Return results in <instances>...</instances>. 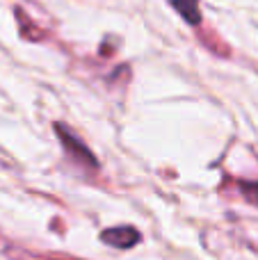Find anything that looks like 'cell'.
Listing matches in <instances>:
<instances>
[{
    "mask_svg": "<svg viewBox=\"0 0 258 260\" xmlns=\"http://www.w3.org/2000/svg\"><path fill=\"white\" fill-rule=\"evenodd\" d=\"M53 130H55V135L59 137V142H62V148H64V153H67V157L78 167V169L87 171V174H99L101 167H99L96 155L87 148V144L82 142L73 130H69L62 121L53 123Z\"/></svg>",
    "mask_w": 258,
    "mask_h": 260,
    "instance_id": "cell-1",
    "label": "cell"
},
{
    "mask_svg": "<svg viewBox=\"0 0 258 260\" xmlns=\"http://www.w3.org/2000/svg\"><path fill=\"white\" fill-rule=\"evenodd\" d=\"M101 242L114 249H133L142 242V233L133 226H112L101 233Z\"/></svg>",
    "mask_w": 258,
    "mask_h": 260,
    "instance_id": "cell-2",
    "label": "cell"
},
{
    "mask_svg": "<svg viewBox=\"0 0 258 260\" xmlns=\"http://www.w3.org/2000/svg\"><path fill=\"white\" fill-rule=\"evenodd\" d=\"M169 5H172L174 9H176L178 14L183 16V21L190 23V25H201V21H204V16H201V5L199 0H167Z\"/></svg>",
    "mask_w": 258,
    "mask_h": 260,
    "instance_id": "cell-3",
    "label": "cell"
},
{
    "mask_svg": "<svg viewBox=\"0 0 258 260\" xmlns=\"http://www.w3.org/2000/svg\"><path fill=\"white\" fill-rule=\"evenodd\" d=\"M233 187H236V194L242 201L251 203V206H258V180L238 178V180H233Z\"/></svg>",
    "mask_w": 258,
    "mask_h": 260,
    "instance_id": "cell-4",
    "label": "cell"
}]
</instances>
